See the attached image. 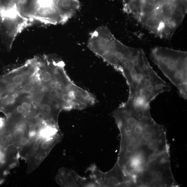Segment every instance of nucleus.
<instances>
[{
  "label": "nucleus",
  "instance_id": "9b49d317",
  "mask_svg": "<svg viewBox=\"0 0 187 187\" xmlns=\"http://www.w3.org/2000/svg\"><path fill=\"white\" fill-rule=\"evenodd\" d=\"M42 141L40 137H38L37 138V140H36V143L38 144V145H39L40 144H41Z\"/></svg>",
  "mask_w": 187,
  "mask_h": 187
},
{
  "label": "nucleus",
  "instance_id": "423d86ee",
  "mask_svg": "<svg viewBox=\"0 0 187 187\" xmlns=\"http://www.w3.org/2000/svg\"><path fill=\"white\" fill-rule=\"evenodd\" d=\"M24 132L22 129L18 128L14 132V136L15 138L17 139H20L23 137Z\"/></svg>",
  "mask_w": 187,
  "mask_h": 187
},
{
  "label": "nucleus",
  "instance_id": "6e6552de",
  "mask_svg": "<svg viewBox=\"0 0 187 187\" xmlns=\"http://www.w3.org/2000/svg\"><path fill=\"white\" fill-rule=\"evenodd\" d=\"M28 141V140H27V139L25 138V137H24V138H23L21 140V144L22 145H24L27 144Z\"/></svg>",
  "mask_w": 187,
  "mask_h": 187
},
{
  "label": "nucleus",
  "instance_id": "1a4fd4ad",
  "mask_svg": "<svg viewBox=\"0 0 187 187\" xmlns=\"http://www.w3.org/2000/svg\"><path fill=\"white\" fill-rule=\"evenodd\" d=\"M29 136L31 137H32V136H35L36 134V131L34 129L31 130L30 131H29Z\"/></svg>",
  "mask_w": 187,
  "mask_h": 187
},
{
  "label": "nucleus",
  "instance_id": "0eeeda50",
  "mask_svg": "<svg viewBox=\"0 0 187 187\" xmlns=\"http://www.w3.org/2000/svg\"><path fill=\"white\" fill-rule=\"evenodd\" d=\"M41 147L44 149H47L49 147V144L47 142H44L42 144Z\"/></svg>",
  "mask_w": 187,
  "mask_h": 187
},
{
  "label": "nucleus",
  "instance_id": "9d476101",
  "mask_svg": "<svg viewBox=\"0 0 187 187\" xmlns=\"http://www.w3.org/2000/svg\"><path fill=\"white\" fill-rule=\"evenodd\" d=\"M38 147H39V145L36 143V142L34 144L33 147L34 149L35 150H37L38 149Z\"/></svg>",
  "mask_w": 187,
  "mask_h": 187
},
{
  "label": "nucleus",
  "instance_id": "7ed1b4c3",
  "mask_svg": "<svg viewBox=\"0 0 187 187\" xmlns=\"http://www.w3.org/2000/svg\"><path fill=\"white\" fill-rule=\"evenodd\" d=\"M152 61L178 89L180 95L187 99V52L163 47L151 51Z\"/></svg>",
  "mask_w": 187,
  "mask_h": 187
},
{
  "label": "nucleus",
  "instance_id": "f257e3e1",
  "mask_svg": "<svg viewBox=\"0 0 187 187\" xmlns=\"http://www.w3.org/2000/svg\"><path fill=\"white\" fill-rule=\"evenodd\" d=\"M150 109L125 102L113 113L121 135L116 164L134 181L170 160L166 131Z\"/></svg>",
  "mask_w": 187,
  "mask_h": 187
},
{
  "label": "nucleus",
  "instance_id": "39448f33",
  "mask_svg": "<svg viewBox=\"0 0 187 187\" xmlns=\"http://www.w3.org/2000/svg\"><path fill=\"white\" fill-rule=\"evenodd\" d=\"M92 178L98 186L131 187L127 177L117 165L108 172L104 173L93 168Z\"/></svg>",
  "mask_w": 187,
  "mask_h": 187
},
{
  "label": "nucleus",
  "instance_id": "f03ea898",
  "mask_svg": "<svg viewBox=\"0 0 187 187\" xmlns=\"http://www.w3.org/2000/svg\"><path fill=\"white\" fill-rule=\"evenodd\" d=\"M117 71L125 78L129 88V104L150 105L160 94L169 92L170 85L151 66L142 49L132 48Z\"/></svg>",
  "mask_w": 187,
  "mask_h": 187
},
{
  "label": "nucleus",
  "instance_id": "20e7f679",
  "mask_svg": "<svg viewBox=\"0 0 187 187\" xmlns=\"http://www.w3.org/2000/svg\"><path fill=\"white\" fill-rule=\"evenodd\" d=\"M25 18L48 24H63L75 15L70 0H25Z\"/></svg>",
  "mask_w": 187,
  "mask_h": 187
}]
</instances>
